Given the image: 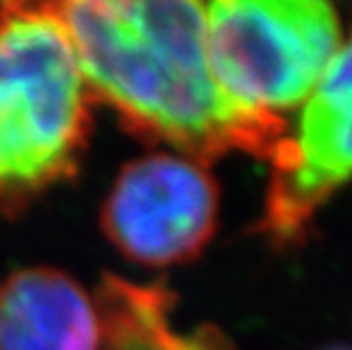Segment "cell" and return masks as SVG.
Returning a JSON list of instances; mask_svg holds the SVG:
<instances>
[{
  "mask_svg": "<svg viewBox=\"0 0 352 350\" xmlns=\"http://www.w3.org/2000/svg\"><path fill=\"white\" fill-rule=\"evenodd\" d=\"M219 221V187L207 164L151 153L125 164L104 198V237L127 259L168 266L193 259Z\"/></svg>",
  "mask_w": 352,
  "mask_h": 350,
  "instance_id": "obj_4",
  "label": "cell"
},
{
  "mask_svg": "<svg viewBox=\"0 0 352 350\" xmlns=\"http://www.w3.org/2000/svg\"><path fill=\"white\" fill-rule=\"evenodd\" d=\"M98 303L69 273L34 266L0 285V350H100Z\"/></svg>",
  "mask_w": 352,
  "mask_h": 350,
  "instance_id": "obj_6",
  "label": "cell"
},
{
  "mask_svg": "<svg viewBox=\"0 0 352 350\" xmlns=\"http://www.w3.org/2000/svg\"><path fill=\"white\" fill-rule=\"evenodd\" d=\"M261 232L287 243L352 182V28L271 160Z\"/></svg>",
  "mask_w": 352,
  "mask_h": 350,
  "instance_id": "obj_5",
  "label": "cell"
},
{
  "mask_svg": "<svg viewBox=\"0 0 352 350\" xmlns=\"http://www.w3.org/2000/svg\"><path fill=\"white\" fill-rule=\"evenodd\" d=\"M205 23L223 96L268 123L302 107L346 36L325 0H214Z\"/></svg>",
  "mask_w": 352,
  "mask_h": 350,
  "instance_id": "obj_3",
  "label": "cell"
},
{
  "mask_svg": "<svg viewBox=\"0 0 352 350\" xmlns=\"http://www.w3.org/2000/svg\"><path fill=\"white\" fill-rule=\"evenodd\" d=\"M325 350H352V346H346V344H341V346H329Z\"/></svg>",
  "mask_w": 352,
  "mask_h": 350,
  "instance_id": "obj_7",
  "label": "cell"
},
{
  "mask_svg": "<svg viewBox=\"0 0 352 350\" xmlns=\"http://www.w3.org/2000/svg\"><path fill=\"white\" fill-rule=\"evenodd\" d=\"M91 105L55 5H0V210H19L78 173Z\"/></svg>",
  "mask_w": 352,
  "mask_h": 350,
  "instance_id": "obj_2",
  "label": "cell"
},
{
  "mask_svg": "<svg viewBox=\"0 0 352 350\" xmlns=\"http://www.w3.org/2000/svg\"><path fill=\"white\" fill-rule=\"evenodd\" d=\"M94 100L144 141L198 162L241 151L273 160L287 123L243 114L216 85L205 3L73 0L55 3Z\"/></svg>",
  "mask_w": 352,
  "mask_h": 350,
  "instance_id": "obj_1",
  "label": "cell"
}]
</instances>
